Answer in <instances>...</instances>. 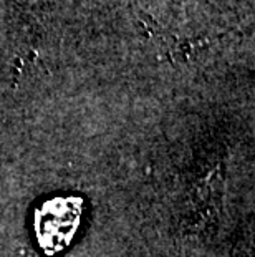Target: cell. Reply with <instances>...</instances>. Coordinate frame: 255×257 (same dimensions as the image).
Masks as SVG:
<instances>
[{
  "instance_id": "6da1fadb",
  "label": "cell",
  "mask_w": 255,
  "mask_h": 257,
  "mask_svg": "<svg viewBox=\"0 0 255 257\" xmlns=\"http://www.w3.org/2000/svg\"><path fill=\"white\" fill-rule=\"evenodd\" d=\"M83 201L78 198H55L35 211V234L45 254L53 255L72 242L81 221Z\"/></svg>"
}]
</instances>
